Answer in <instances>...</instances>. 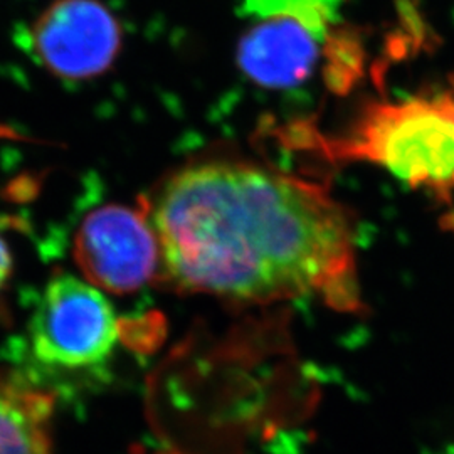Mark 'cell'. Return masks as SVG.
<instances>
[{"label": "cell", "mask_w": 454, "mask_h": 454, "mask_svg": "<svg viewBox=\"0 0 454 454\" xmlns=\"http://www.w3.org/2000/svg\"><path fill=\"white\" fill-rule=\"evenodd\" d=\"M144 204L162 276L236 301L320 294L357 307L350 214L318 184L256 163H192Z\"/></svg>", "instance_id": "1"}, {"label": "cell", "mask_w": 454, "mask_h": 454, "mask_svg": "<svg viewBox=\"0 0 454 454\" xmlns=\"http://www.w3.org/2000/svg\"><path fill=\"white\" fill-rule=\"evenodd\" d=\"M288 135L290 145L328 160L375 163L411 187L439 199L453 195L454 78L431 91L373 101L337 137L309 125H296Z\"/></svg>", "instance_id": "2"}, {"label": "cell", "mask_w": 454, "mask_h": 454, "mask_svg": "<svg viewBox=\"0 0 454 454\" xmlns=\"http://www.w3.org/2000/svg\"><path fill=\"white\" fill-rule=\"evenodd\" d=\"M120 332L114 307L101 290L69 273L49 281L29 325L35 358L67 371L108 360Z\"/></svg>", "instance_id": "3"}, {"label": "cell", "mask_w": 454, "mask_h": 454, "mask_svg": "<svg viewBox=\"0 0 454 454\" xmlns=\"http://www.w3.org/2000/svg\"><path fill=\"white\" fill-rule=\"evenodd\" d=\"M74 260L99 290L129 294L160 270V247L145 209L106 204L82 219L74 238Z\"/></svg>", "instance_id": "4"}, {"label": "cell", "mask_w": 454, "mask_h": 454, "mask_svg": "<svg viewBox=\"0 0 454 454\" xmlns=\"http://www.w3.org/2000/svg\"><path fill=\"white\" fill-rule=\"evenodd\" d=\"M27 49L58 78L99 76L121 48V27L99 0H56L27 31Z\"/></svg>", "instance_id": "5"}, {"label": "cell", "mask_w": 454, "mask_h": 454, "mask_svg": "<svg viewBox=\"0 0 454 454\" xmlns=\"http://www.w3.org/2000/svg\"><path fill=\"white\" fill-rule=\"evenodd\" d=\"M246 34L239 65L246 76L266 88H292L305 82L318 59V39L296 17L276 14Z\"/></svg>", "instance_id": "6"}, {"label": "cell", "mask_w": 454, "mask_h": 454, "mask_svg": "<svg viewBox=\"0 0 454 454\" xmlns=\"http://www.w3.org/2000/svg\"><path fill=\"white\" fill-rule=\"evenodd\" d=\"M54 397L0 371V454H52Z\"/></svg>", "instance_id": "7"}, {"label": "cell", "mask_w": 454, "mask_h": 454, "mask_svg": "<svg viewBox=\"0 0 454 454\" xmlns=\"http://www.w3.org/2000/svg\"><path fill=\"white\" fill-rule=\"evenodd\" d=\"M11 273H12V254H11L9 244L0 234V294L5 290Z\"/></svg>", "instance_id": "8"}, {"label": "cell", "mask_w": 454, "mask_h": 454, "mask_svg": "<svg viewBox=\"0 0 454 454\" xmlns=\"http://www.w3.org/2000/svg\"><path fill=\"white\" fill-rule=\"evenodd\" d=\"M2 135H4V131H2V129H0V137H2Z\"/></svg>", "instance_id": "9"}]
</instances>
